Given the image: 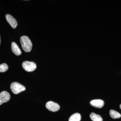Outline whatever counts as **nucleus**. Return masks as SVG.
<instances>
[{"label":"nucleus","instance_id":"obj_14","mask_svg":"<svg viewBox=\"0 0 121 121\" xmlns=\"http://www.w3.org/2000/svg\"></svg>","mask_w":121,"mask_h":121},{"label":"nucleus","instance_id":"obj_6","mask_svg":"<svg viewBox=\"0 0 121 121\" xmlns=\"http://www.w3.org/2000/svg\"><path fill=\"white\" fill-rule=\"evenodd\" d=\"M5 18L7 22L13 28L15 29L16 28L17 25V21L12 16L9 14H7L5 15Z\"/></svg>","mask_w":121,"mask_h":121},{"label":"nucleus","instance_id":"obj_9","mask_svg":"<svg viewBox=\"0 0 121 121\" xmlns=\"http://www.w3.org/2000/svg\"><path fill=\"white\" fill-rule=\"evenodd\" d=\"M90 116L91 119L93 121H103L101 117L99 115L96 114L95 113H91Z\"/></svg>","mask_w":121,"mask_h":121},{"label":"nucleus","instance_id":"obj_11","mask_svg":"<svg viewBox=\"0 0 121 121\" xmlns=\"http://www.w3.org/2000/svg\"><path fill=\"white\" fill-rule=\"evenodd\" d=\"M109 114L110 117L113 119H117L121 117V115L120 113L113 110H111L110 111Z\"/></svg>","mask_w":121,"mask_h":121},{"label":"nucleus","instance_id":"obj_10","mask_svg":"<svg viewBox=\"0 0 121 121\" xmlns=\"http://www.w3.org/2000/svg\"><path fill=\"white\" fill-rule=\"evenodd\" d=\"M81 116L80 114L76 113L73 114L69 117V121H80Z\"/></svg>","mask_w":121,"mask_h":121},{"label":"nucleus","instance_id":"obj_12","mask_svg":"<svg viewBox=\"0 0 121 121\" xmlns=\"http://www.w3.org/2000/svg\"><path fill=\"white\" fill-rule=\"evenodd\" d=\"M8 66L7 64H2L0 65V72H5L8 70Z\"/></svg>","mask_w":121,"mask_h":121},{"label":"nucleus","instance_id":"obj_7","mask_svg":"<svg viewBox=\"0 0 121 121\" xmlns=\"http://www.w3.org/2000/svg\"><path fill=\"white\" fill-rule=\"evenodd\" d=\"M91 106L97 108H101L104 106V102L103 100L101 99H94L91 100L90 102Z\"/></svg>","mask_w":121,"mask_h":121},{"label":"nucleus","instance_id":"obj_13","mask_svg":"<svg viewBox=\"0 0 121 121\" xmlns=\"http://www.w3.org/2000/svg\"><path fill=\"white\" fill-rule=\"evenodd\" d=\"M120 108H121V105H120Z\"/></svg>","mask_w":121,"mask_h":121},{"label":"nucleus","instance_id":"obj_8","mask_svg":"<svg viewBox=\"0 0 121 121\" xmlns=\"http://www.w3.org/2000/svg\"><path fill=\"white\" fill-rule=\"evenodd\" d=\"M11 48L13 52L16 55L19 56L22 54L21 50L17 44L15 42H13L12 43Z\"/></svg>","mask_w":121,"mask_h":121},{"label":"nucleus","instance_id":"obj_4","mask_svg":"<svg viewBox=\"0 0 121 121\" xmlns=\"http://www.w3.org/2000/svg\"><path fill=\"white\" fill-rule=\"evenodd\" d=\"M46 107L48 110L52 112H56L59 110L60 106L58 104L52 101H50L46 103Z\"/></svg>","mask_w":121,"mask_h":121},{"label":"nucleus","instance_id":"obj_5","mask_svg":"<svg viewBox=\"0 0 121 121\" xmlns=\"http://www.w3.org/2000/svg\"><path fill=\"white\" fill-rule=\"evenodd\" d=\"M11 96L8 92L4 91L0 93V105L4 103L9 101Z\"/></svg>","mask_w":121,"mask_h":121},{"label":"nucleus","instance_id":"obj_2","mask_svg":"<svg viewBox=\"0 0 121 121\" xmlns=\"http://www.w3.org/2000/svg\"><path fill=\"white\" fill-rule=\"evenodd\" d=\"M10 88L13 93L15 94H17L26 90L25 87L17 82L12 83Z\"/></svg>","mask_w":121,"mask_h":121},{"label":"nucleus","instance_id":"obj_3","mask_svg":"<svg viewBox=\"0 0 121 121\" xmlns=\"http://www.w3.org/2000/svg\"><path fill=\"white\" fill-rule=\"evenodd\" d=\"M22 66L25 71L29 72L34 71L37 67L35 63L28 61H24L22 63Z\"/></svg>","mask_w":121,"mask_h":121},{"label":"nucleus","instance_id":"obj_1","mask_svg":"<svg viewBox=\"0 0 121 121\" xmlns=\"http://www.w3.org/2000/svg\"><path fill=\"white\" fill-rule=\"evenodd\" d=\"M20 43L22 48L26 52L31 51L32 47L31 41L28 36H23L20 38Z\"/></svg>","mask_w":121,"mask_h":121}]
</instances>
